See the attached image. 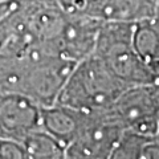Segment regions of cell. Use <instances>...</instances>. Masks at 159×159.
Listing matches in <instances>:
<instances>
[{
	"mask_svg": "<svg viewBox=\"0 0 159 159\" xmlns=\"http://www.w3.org/2000/svg\"><path fill=\"white\" fill-rule=\"evenodd\" d=\"M127 86L92 53L74 65L57 102L78 111L98 113L110 107Z\"/></svg>",
	"mask_w": 159,
	"mask_h": 159,
	"instance_id": "6da1fadb",
	"label": "cell"
},
{
	"mask_svg": "<svg viewBox=\"0 0 159 159\" xmlns=\"http://www.w3.org/2000/svg\"><path fill=\"white\" fill-rule=\"evenodd\" d=\"M135 23H102L93 53L127 85L159 81L134 45Z\"/></svg>",
	"mask_w": 159,
	"mask_h": 159,
	"instance_id": "7a4b0ae2",
	"label": "cell"
},
{
	"mask_svg": "<svg viewBox=\"0 0 159 159\" xmlns=\"http://www.w3.org/2000/svg\"><path fill=\"white\" fill-rule=\"evenodd\" d=\"M43 106L23 94L0 92V137L23 142L41 127Z\"/></svg>",
	"mask_w": 159,
	"mask_h": 159,
	"instance_id": "3957f363",
	"label": "cell"
},
{
	"mask_svg": "<svg viewBox=\"0 0 159 159\" xmlns=\"http://www.w3.org/2000/svg\"><path fill=\"white\" fill-rule=\"evenodd\" d=\"M28 158H66L65 146L43 127L32 131L23 139Z\"/></svg>",
	"mask_w": 159,
	"mask_h": 159,
	"instance_id": "277c9868",
	"label": "cell"
},
{
	"mask_svg": "<svg viewBox=\"0 0 159 159\" xmlns=\"http://www.w3.org/2000/svg\"><path fill=\"white\" fill-rule=\"evenodd\" d=\"M0 158H28V154L21 142L0 137Z\"/></svg>",
	"mask_w": 159,
	"mask_h": 159,
	"instance_id": "5b68a950",
	"label": "cell"
}]
</instances>
